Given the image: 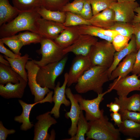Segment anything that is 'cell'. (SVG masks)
Instances as JSON below:
<instances>
[{
  "label": "cell",
  "mask_w": 140,
  "mask_h": 140,
  "mask_svg": "<svg viewBox=\"0 0 140 140\" xmlns=\"http://www.w3.org/2000/svg\"><path fill=\"white\" fill-rule=\"evenodd\" d=\"M16 130L14 129H8L4 126L2 121H0V140H6L8 135L13 134Z\"/></svg>",
  "instance_id": "b9f144b4"
},
{
  "label": "cell",
  "mask_w": 140,
  "mask_h": 140,
  "mask_svg": "<svg viewBox=\"0 0 140 140\" xmlns=\"http://www.w3.org/2000/svg\"><path fill=\"white\" fill-rule=\"evenodd\" d=\"M71 0H43V6L52 11H61L63 7Z\"/></svg>",
  "instance_id": "74e56055"
},
{
  "label": "cell",
  "mask_w": 140,
  "mask_h": 140,
  "mask_svg": "<svg viewBox=\"0 0 140 140\" xmlns=\"http://www.w3.org/2000/svg\"><path fill=\"white\" fill-rule=\"evenodd\" d=\"M89 128L88 122L84 116L82 111L81 110L77 123L76 134L69 138L63 140H85V135L88 131Z\"/></svg>",
  "instance_id": "f546056e"
},
{
  "label": "cell",
  "mask_w": 140,
  "mask_h": 140,
  "mask_svg": "<svg viewBox=\"0 0 140 140\" xmlns=\"http://www.w3.org/2000/svg\"><path fill=\"white\" fill-rule=\"evenodd\" d=\"M137 51L135 38L133 34L128 46L121 51L116 52L115 53L113 62L111 66L108 69V73L109 77L113 71L116 67L121 61L124 58L132 52Z\"/></svg>",
  "instance_id": "cb8c5ba5"
},
{
  "label": "cell",
  "mask_w": 140,
  "mask_h": 140,
  "mask_svg": "<svg viewBox=\"0 0 140 140\" xmlns=\"http://www.w3.org/2000/svg\"></svg>",
  "instance_id": "11a10c76"
},
{
  "label": "cell",
  "mask_w": 140,
  "mask_h": 140,
  "mask_svg": "<svg viewBox=\"0 0 140 140\" xmlns=\"http://www.w3.org/2000/svg\"><path fill=\"white\" fill-rule=\"evenodd\" d=\"M108 68L102 66L91 67L79 79L75 89L79 93L93 91L97 94L103 93L104 84L109 80Z\"/></svg>",
  "instance_id": "6da1fadb"
},
{
  "label": "cell",
  "mask_w": 140,
  "mask_h": 140,
  "mask_svg": "<svg viewBox=\"0 0 140 140\" xmlns=\"http://www.w3.org/2000/svg\"><path fill=\"white\" fill-rule=\"evenodd\" d=\"M134 27L133 34L134 35L137 51L140 48V22L132 23Z\"/></svg>",
  "instance_id": "ee69618b"
},
{
  "label": "cell",
  "mask_w": 140,
  "mask_h": 140,
  "mask_svg": "<svg viewBox=\"0 0 140 140\" xmlns=\"http://www.w3.org/2000/svg\"><path fill=\"white\" fill-rule=\"evenodd\" d=\"M122 123L118 127L120 133L131 137H140V124L127 120H122Z\"/></svg>",
  "instance_id": "484cf974"
},
{
  "label": "cell",
  "mask_w": 140,
  "mask_h": 140,
  "mask_svg": "<svg viewBox=\"0 0 140 140\" xmlns=\"http://www.w3.org/2000/svg\"><path fill=\"white\" fill-rule=\"evenodd\" d=\"M139 91H140V90H139Z\"/></svg>",
  "instance_id": "db71d44e"
},
{
  "label": "cell",
  "mask_w": 140,
  "mask_h": 140,
  "mask_svg": "<svg viewBox=\"0 0 140 140\" xmlns=\"http://www.w3.org/2000/svg\"><path fill=\"white\" fill-rule=\"evenodd\" d=\"M119 112L122 120H128L140 124V112L121 109Z\"/></svg>",
  "instance_id": "ab89813d"
},
{
  "label": "cell",
  "mask_w": 140,
  "mask_h": 140,
  "mask_svg": "<svg viewBox=\"0 0 140 140\" xmlns=\"http://www.w3.org/2000/svg\"><path fill=\"white\" fill-rule=\"evenodd\" d=\"M91 67L88 55H76L73 61L68 73L67 86L69 87L73 84L76 83L85 72Z\"/></svg>",
  "instance_id": "8fae6325"
},
{
  "label": "cell",
  "mask_w": 140,
  "mask_h": 140,
  "mask_svg": "<svg viewBox=\"0 0 140 140\" xmlns=\"http://www.w3.org/2000/svg\"><path fill=\"white\" fill-rule=\"evenodd\" d=\"M17 36L24 46L32 43H40L43 37L37 33L27 31L20 32Z\"/></svg>",
  "instance_id": "e575fe53"
},
{
  "label": "cell",
  "mask_w": 140,
  "mask_h": 140,
  "mask_svg": "<svg viewBox=\"0 0 140 140\" xmlns=\"http://www.w3.org/2000/svg\"><path fill=\"white\" fill-rule=\"evenodd\" d=\"M78 15L88 20H89L91 18L93 15L91 5L89 0H85L82 9Z\"/></svg>",
  "instance_id": "60d3db41"
},
{
  "label": "cell",
  "mask_w": 140,
  "mask_h": 140,
  "mask_svg": "<svg viewBox=\"0 0 140 140\" xmlns=\"http://www.w3.org/2000/svg\"><path fill=\"white\" fill-rule=\"evenodd\" d=\"M68 77V73H66L64 75V81L62 86H60V82H58L54 89V94L52 99L54 105L50 113L51 114H53L56 118L60 117V110L61 104H64L66 107L69 106L71 105L70 101L68 100L66 97V88L67 86Z\"/></svg>",
  "instance_id": "5bb4252c"
},
{
  "label": "cell",
  "mask_w": 140,
  "mask_h": 140,
  "mask_svg": "<svg viewBox=\"0 0 140 140\" xmlns=\"http://www.w3.org/2000/svg\"><path fill=\"white\" fill-rule=\"evenodd\" d=\"M131 38L120 34L114 37L111 43L116 51H119L127 47Z\"/></svg>",
  "instance_id": "8d00e7d4"
},
{
  "label": "cell",
  "mask_w": 140,
  "mask_h": 140,
  "mask_svg": "<svg viewBox=\"0 0 140 140\" xmlns=\"http://www.w3.org/2000/svg\"><path fill=\"white\" fill-rule=\"evenodd\" d=\"M137 52H133L128 55L122 62H120L111 73L109 80H113L117 78L124 77L132 72Z\"/></svg>",
  "instance_id": "ac0fdd59"
},
{
  "label": "cell",
  "mask_w": 140,
  "mask_h": 140,
  "mask_svg": "<svg viewBox=\"0 0 140 140\" xmlns=\"http://www.w3.org/2000/svg\"><path fill=\"white\" fill-rule=\"evenodd\" d=\"M132 72L133 74L140 75V48L137 51L135 62Z\"/></svg>",
  "instance_id": "f6af8a7d"
},
{
  "label": "cell",
  "mask_w": 140,
  "mask_h": 140,
  "mask_svg": "<svg viewBox=\"0 0 140 140\" xmlns=\"http://www.w3.org/2000/svg\"><path fill=\"white\" fill-rule=\"evenodd\" d=\"M93 15H95L107 8L117 2L116 0H89Z\"/></svg>",
  "instance_id": "d590c367"
},
{
  "label": "cell",
  "mask_w": 140,
  "mask_h": 140,
  "mask_svg": "<svg viewBox=\"0 0 140 140\" xmlns=\"http://www.w3.org/2000/svg\"><path fill=\"white\" fill-rule=\"evenodd\" d=\"M115 13L110 8L93 15L89 20L91 25L105 29H109L114 24Z\"/></svg>",
  "instance_id": "d6986e66"
},
{
  "label": "cell",
  "mask_w": 140,
  "mask_h": 140,
  "mask_svg": "<svg viewBox=\"0 0 140 140\" xmlns=\"http://www.w3.org/2000/svg\"><path fill=\"white\" fill-rule=\"evenodd\" d=\"M3 56L1 54H0V62L7 66L10 67V63L9 61L4 58Z\"/></svg>",
  "instance_id": "681fc988"
},
{
  "label": "cell",
  "mask_w": 140,
  "mask_h": 140,
  "mask_svg": "<svg viewBox=\"0 0 140 140\" xmlns=\"http://www.w3.org/2000/svg\"><path fill=\"white\" fill-rule=\"evenodd\" d=\"M18 102L22 107L23 111L20 115L15 117L14 120L16 122L22 124L20 128L21 130L26 131L31 129L34 126L29 120L30 115L32 109L37 104L44 103L41 102L29 104L20 100H18Z\"/></svg>",
  "instance_id": "44dd1931"
},
{
  "label": "cell",
  "mask_w": 140,
  "mask_h": 140,
  "mask_svg": "<svg viewBox=\"0 0 140 140\" xmlns=\"http://www.w3.org/2000/svg\"><path fill=\"white\" fill-rule=\"evenodd\" d=\"M135 12L136 13L132 23L140 22V6H139L136 8L135 10Z\"/></svg>",
  "instance_id": "c3c4849f"
},
{
  "label": "cell",
  "mask_w": 140,
  "mask_h": 140,
  "mask_svg": "<svg viewBox=\"0 0 140 140\" xmlns=\"http://www.w3.org/2000/svg\"><path fill=\"white\" fill-rule=\"evenodd\" d=\"M139 6L136 1L116 2L110 7L115 13V22L132 23L135 16V10Z\"/></svg>",
  "instance_id": "30bf717a"
},
{
  "label": "cell",
  "mask_w": 140,
  "mask_h": 140,
  "mask_svg": "<svg viewBox=\"0 0 140 140\" xmlns=\"http://www.w3.org/2000/svg\"><path fill=\"white\" fill-rule=\"evenodd\" d=\"M85 0H77L69 2L63 7L61 11L69 12L79 15L82 9Z\"/></svg>",
  "instance_id": "f35d334b"
},
{
  "label": "cell",
  "mask_w": 140,
  "mask_h": 140,
  "mask_svg": "<svg viewBox=\"0 0 140 140\" xmlns=\"http://www.w3.org/2000/svg\"><path fill=\"white\" fill-rule=\"evenodd\" d=\"M108 88L110 92L113 90H116L119 97H127L130 92L140 90V79L137 75L134 74L123 78H118L109 84Z\"/></svg>",
  "instance_id": "9c48e42d"
},
{
  "label": "cell",
  "mask_w": 140,
  "mask_h": 140,
  "mask_svg": "<svg viewBox=\"0 0 140 140\" xmlns=\"http://www.w3.org/2000/svg\"><path fill=\"white\" fill-rule=\"evenodd\" d=\"M50 111H47L37 116L38 121L34 125V140H50V136L48 130L51 126L57 122L51 116Z\"/></svg>",
  "instance_id": "4fadbf2b"
},
{
  "label": "cell",
  "mask_w": 140,
  "mask_h": 140,
  "mask_svg": "<svg viewBox=\"0 0 140 140\" xmlns=\"http://www.w3.org/2000/svg\"><path fill=\"white\" fill-rule=\"evenodd\" d=\"M107 106L109 108L110 111L113 113L118 112L121 109L119 105L114 102H111L107 104Z\"/></svg>",
  "instance_id": "7dc6e473"
},
{
  "label": "cell",
  "mask_w": 140,
  "mask_h": 140,
  "mask_svg": "<svg viewBox=\"0 0 140 140\" xmlns=\"http://www.w3.org/2000/svg\"><path fill=\"white\" fill-rule=\"evenodd\" d=\"M37 11H22L12 20L2 25L0 28L1 38L16 35L18 32L25 30L40 34L37 20L41 17Z\"/></svg>",
  "instance_id": "7a4b0ae2"
},
{
  "label": "cell",
  "mask_w": 140,
  "mask_h": 140,
  "mask_svg": "<svg viewBox=\"0 0 140 140\" xmlns=\"http://www.w3.org/2000/svg\"><path fill=\"white\" fill-rule=\"evenodd\" d=\"M98 41L95 37L80 34L77 40L71 46L63 50L64 55L72 52L76 55H88L92 46Z\"/></svg>",
  "instance_id": "7c38bea8"
},
{
  "label": "cell",
  "mask_w": 140,
  "mask_h": 140,
  "mask_svg": "<svg viewBox=\"0 0 140 140\" xmlns=\"http://www.w3.org/2000/svg\"><path fill=\"white\" fill-rule=\"evenodd\" d=\"M13 6L21 11L38 10L43 6V0H12Z\"/></svg>",
  "instance_id": "f1b7e54d"
},
{
  "label": "cell",
  "mask_w": 140,
  "mask_h": 140,
  "mask_svg": "<svg viewBox=\"0 0 140 140\" xmlns=\"http://www.w3.org/2000/svg\"><path fill=\"white\" fill-rule=\"evenodd\" d=\"M118 2H133L136 1V0H116Z\"/></svg>",
  "instance_id": "f907efd6"
},
{
  "label": "cell",
  "mask_w": 140,
  "mask_h": 140,
  "mask_svg": "<svg viewBox=\"0 0 140 140\" xmlns=\"http://www.w3.org/2000/svg\"><path fill=\"white\" fill-rule=\"evenodd\" d=\"M0 52L5 56L11 58H17L21 56L17 55L7 48L4 45V43L0 40Z\"/></svg>",
  "instance_id": "7bdbcfd3"
},
{
  "label": "cell",
  "mask_w": 140,
  "mask_h": 140,
  "mask_svg": "<svg viewBox=\"0 0 140 140\" xmlns=\"http://www.w3.org/2000/svg\"><path fill=\"white\" fill-rule=\"evenodd\" d=\"M40 67L32 59L28 61L25 65L28 84L32 94L34 96V103L42 102L52 103L53 92L48 88L41 87L37 82L36 76Z\"/></svg>",
  "instance_id": "8992f818"
},
{
  "label": "cell",
  "mask_w": 140,
  "mask_h": 140,
  "mask_svg": "<svg viewBox=\"0 0 140 140\" xmlns=\"http://www.w3.org/2000/svg\"><path fill=\"white\" fill-rule=\"evenodd\" d=\"M21 77L11 67L0 63V84L4 85L9 82L19 83Z\"/></svg>",
  "instance_id": "4316f807"
},
{
  "label": "cell",
  "mask_w": 140,
  "mask_h": 140,
  "mask_svg": "<svg viewBox=\"0 0 140 140\" xmlns=\"http://www.w3.org/2000/svg\"><path fill=\"white\" fill-rule=\"evenodd\" d=\"M80 35L78 26L66 27L54 40L64 49L73 44Z\"/></svg>",
  "instance_id": "ffe728a7"
},
{
  "label": "cell",
  "mask_w": 140,
  "mask_h": 140,
  "mask_svg": "<svg viewBox=\"0 0 140 140\" xmlns=\"http://www.w3.org/2000/svg\"><path fill=\"white\" fill-rule=\"evenodd\" d=\"M76 0H74V1H76Z\"/></svg>",
  "instance_id": "f5cc1de1"
},
{
  "label": "cell",
  "mask_w": 140,
  "mask_h": 140,
  "mask_svg": "<svg viewBox=\"0 0 140 140\" xmlns=\"http://www.w3.org/2000/svg\"><path fill=\"white\" fill-rule=\"evenodd\" d=\"M22 11L12 6L8 0H0V26L11 21Z\"/></svg>",
  "instance_id": "7402d4cb"
},
{
  "label": "cell",
  "mask_w": 140,
  "mask_h": 140,
  "mask_svg": "<svg viewBox=\"0 0 140 140\" xmlns=\"http://www.w3.org/2000/svg\"><path fill=\"white\" fill-rule=\"evenodd\" d=\"M126 140H134V139L133 138H132L131 137L130 138H127L126 139Z\"/></svg>",
  "instance_id": "816d5d0a"
},
{
  "label": "cell",
  "mask_w": 140,
  "mask_h": 140,
  "mask_svg": "<svg viewBox=\"0 0 140 140\" xmlns=\"http://www.w3.org/2000/svg\"><path fill=\"white\" fill-rule=\"evenodd\" d=\"M4 57L9 62L12 69L27 82V73L25 69L26 63L29 59L31 60L29 55L25 54L19 58L14 59L9 58L5 55Z\"/></svg>",
  "instance_id": "d4e9b609"
},
{
  "label": "cell",
  "mask_w": 140,
  "mask_h": 140,
  "mask_svg": "<svg viewBox=\"0 0 140 140\" xmlns=\"http://www.w3.org/2000/svg\"><path fill=\"white\" fill-rule=\"evenodd\" d=\"M63 24L65 27L91 25L89 20L83 18L79 15L69 12H66L65 20Z\"/></svg>",
  "instance_id": "d6a6232c"
},
{
  "label": "cell",
  "mask_w": 140,
  "mask_h": 140,
  "mask_svg": "<svg viewBox=\"0 0 140 140\" xmlns=\"http://www.w3.org/2000/svg\"><path fill=\"white\" fill-rule=\"evenodd\" d=\"M109 29L115 30L121 35L131 38L133 34L132 23L115 22L114 25Z\"/></svg>",
  "instance_id": "836d02e7"
},
{
  "label": "cell",
  "mask_w": 140,
  "mask_h": 140,
  "mask_svg": "<svg viewBox=\"0 0 140 140\" xmlns=\"http://www.w3.org/2000/svg\"><path fill=\"white\" fill-rule=\"evenodd\" d=\"M89 128L86 134V139L119 140L121 139L120 132L118 129L109 121L103 115L100 118L88 122Z\"/></svg>",
  "instance_id": "3957f363"
},
{
  "label": "cell",
  "mask_w": 140,
  "mask_h": 140,
  "mask_svg": "<svg viewBox=\"0 0 140 140\" xmlns=\"http://www.w3.org/2000/svg\"><path fill=\"white\" fill-rule=\"evenodd\" d=\"M40 43V48L37 52L41 54V58L39 61L33 60L39 67L59 61L65 57L63 49L54 40L43 37Z\"/></svg>",
  "instance_id": "52a82bcc"
},
{
  "label": "cell",
  "mask_w": 140,
  "mask_h": 140,
  "mask_svg": "<svg viewBox=\"0 0 140 140\" xmlns=\"http://www.w3.org/2000/svg\"><path fill=\"white\" fill-rule=\"evenodd\" d=\"M0 40L8 46L15 53L21 56L20 50L24 45L17 35L2 38Z\"/></svg>",
  "instance_id": "1f68e13d"
},
{
  "label": "cell",
  "mask_w": 140,
  "mask_h": 140,
  "mask_svg": "<svg viewBox=\"0 0 140 140\" xmlns=\"http://www.w3.org/2000/svg\"><path fill=\"white\" fill-rule=\"evenodd\" d=\"M110 115L111 120L114 121L115 125H117L118 127L122 123L123 121L121 115L120 113L112 112L111 113Z\"/></svg>",
  "instance_id": "bcb514c9"
},
{
  "label": "cell",
  "mask_w": 140,
  "mask_h": 140,
  "mask_svg": "<svg viewBox=\"0 0 140 140\" xmlns=\"http://www.w3.org/2000/svg\"><path fill=\"white\" fill-rule=\"evenodd\" d=\"M68 60L65 57L60 61L40 67L37 72L36 80L41 87L54 89L56 79L63 72Z\"/></svg>",
  "instance_id": "5b68a950"
},
{
  "label": "cell",
  "mask_w": 140,
  "mask_h": 140,
  "mask_svg": "<svg viewBox=\"0 0 140 140\" xmlns=\"http://www.w3.org/2000/svg\"><path fill=\"white\" fill-rule=\"evenodd\" d=\"M110 92L108 90L103 93L98 94L96 98L90 100L83 98L79 94H74L78 102L81 110L85 112V117L88 121H92L100 118L104 115V110L100 109V105L103 100V96Z\"/></svg>",
  "instance_id": "ba28073f"
},
{
  "label": "cell",
  "mask_w": 140,
  "mask_h": 140,
  "mask_svg": "<svg viewBox=\"0 0 140 140\" xmlns=\"http://www.w3.org/2000/svg\"><path fill=\"white\" fill-rule=\"evenodd\" d=\"M27 82L22 77L19 83L12 84L11 82L5 86L0 84V95L4 98H22L24 95Z\"/></svg>",
  "instance_id": "e0dca14e"
},
{
  "label": "cell",
  "mask_w": 140,
  "mask_h": 140,
  "mask_svg": "<svg viewBox=\"0 0 140 140\" xmlns=\"http://www.w3.org/2000/svg\"><path fill=\"white\" fill-rule=\"evenodd\" d=\"M37 11L41 17L46 20L63 24L65 20L66 12L59 11H52L47 9L43 6Z\"/></svg>",
  "instance_id": "83f0119b"
},
{
  "label": "cell",
  "mask_w": 140,
  "mask_h": 140,
  "mask_svg": "<svg viewBox=\"0 0 140 140\" xmlns=\"http://www.w3.org/2000/svg\"><path fill=\"white\" fill-rule=\"evenodd\" d=\"M37 24L40 34L43 37L53 40L66 27L63 24L41 17L37 19Z\"/></svg>",
  "instance_id": "9a60e30c"
},
{
  "label": "cell",
  "mask_w": 140,
  "mask_h": 140,
  "mask_svg": "<svg viewBox=\"0 0 140 140\" xmlns=\"http://www.w3.org/2000/svg\"><path fill=\"white\" fill-rule=\"evenodd\" d=\"M65 94L67 97L71 102V108L70 111L66 112L65 117L67 119L70 118L71 125L68 131V134L71 137L75 136L77 130V123L79 118L81 110L79 104L73 94L70 88H67L66 89Z\"/></svg>",
  "instance_id": "2e32d148"
},
{
  "label": "cell",
  "mask_w": 140,
  "mask_h": 140,
  "mask_svg": "<svg viewBox=\"0 0 140 140\" xmlns=\"http://www.w3.org/2000/svg\"><path fill=\"white\" fill-rule=\"evenodd\" d=\"M78 28L80 34H88L97 37L110 43L112 42L114 38L103 34L100 31V27L92 25H80L78 26Z\"/></svg>",
  "instance_id": "4dcf8cb0"
},
{
  "label": "cell",
  "mask_w": 140,
  "mask_h": 140,
  "mask_svg": "<svg viewBox=\"0 0 140 140\" xmlns=\"http://www.w3.org/2000/svg\"><path fill=\"white\" fill-rule=\"evenodd\" d=\"M115 52L111 43L104 40L98 41L92 46L88 55L91 67L100 66L109 68L113 62Z\"/></svg>",
  "instance_id": "277c9868"
},
{
  "label": "cell",
  "mask_w": 140,
  "mask_h": 140,
  "mask_svg": "<svg viewBox=\"0 0 140 140\" xmlns=\"http://www.w3.org/2000/svg\"><path fill=\"white\" fill-rule=\"evenodd\" d=\"M114 102L119 105L121 110L140 112V94H135L129 97H115Z\"/></svg>",
  "instance_id": "603a6c76"
}]
</instances>
